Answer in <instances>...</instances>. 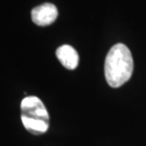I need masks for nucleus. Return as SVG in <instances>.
Returning <instances> with one entry per match:
<instances>
[{
	"label": "nucleus",
	"mask_w": 146,
	"mask_h": 146,
	"mask_svg": "<svg viewBox=\"0 0 146 146\" xmlns=\"http://www.w3.org/2000/svg\"><path fill=\"white\" fill-rule=\"evenodd\" d=\"M134 69L132 54L123 43H117L108 51L105 60V77L112 88H119L131 77Z\"/></svg>",
	"instance_id": "nucleus-1"
},
{
	"label": "nucleus",
	"mask_w": 146,
	"mask_h": 146,
	"mask_svg": "<svg viewBox=\"0 0 146 146\" xmlns=\"http://www.w3.org/2000/svg\"><path fill=\"white\" fill-rule=\"evenodd\" d=\"M21 119L49 123V114L41 99L37 96H27L21 102Z\"/></svg>",
	"instance_id": "nucleus-2"
},
{
	"label": "nucleus",
	"mask_w": 146,
	"mask_h": 146,
	"mask_svg": "<svg viewBox=\"0 0 146 146\" xmlns=\"http://www.w3.org/2000/svg\"><path fill=\"white\" fill-rule=\"evenodd\" d=\"M58 9L54 4L44 3L31 11V19L37 26L45 27L54 23L58 17Z\"/></svg>",
	"instance_id": "nucleus-3"
},
{
	"label": "nucleus",
	"mask_w": 146,
	"mask_h": 146,
	"mask_svg": "<svg viewBox=\"0 0 146 146\" xmlns=\"http://www.w3.org/2000/svg\"><path fill=\"white\" fill-rule=\"evenodd\" d=\"M58 60L68 70H74L79 62V56L76 49L71 45L64 44L60 46L56 51Z\"/></svg>",
	"instance_id": "nucleus-4"
}]
</instances>
